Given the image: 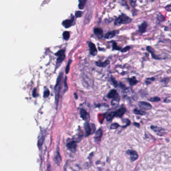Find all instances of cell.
Instances as JSON below:
<instances>
[{
	"instance_id": "1",
	"label": "cell",
	"mask_w": 171,
	"mask_h": 171,
	"mask_svg": "<svg viewBox=\"0 0 171 171\" xmlns=\"http://www.w3.org/2000/svg\"><path fill=\"white\" fill-rule=\"evenodd\" d=\"M132 19L125 14H122L117 18L115 22L114 25L116 26H120L122 24H127L131 23Z\"/></svg>"
},
{
	"instance_id": "2",
	"label": "cell",
	"mask_w": 171,
	"mask_h": 171,
	"mask_svg": "<svg viewBox=\"0 0 171 171\" xmlns=\"http://www.w3.org/2000/svg\"><path fill=\"white\" fill-rule=\"evenodd\" d=\"M62 78V73H61L59 74L58 78H57L56 84L55 87V99H56V103L57 104L59 99V92L60 90V87H61V82Z\"/></svg>"
},
{
	"instance_id": "3",
	"label": "cell",
	"mask_w": 171,
	"mask_h": 171,
	"mask_svg": "<svg viewBox=\"0 0 171 171\" xmlns=\"http://www.w3.org/2000/svg\"><path fill=\"white\" fill-rule=\"evenodd\" d=\"M56 55L58 56L57 58V62H56V65L57 67H58L60 64H61V62L63 61V60L65 59V53H64V51L63 50H59V51L57 52L56 54Z\"/></svg>"
},
{
	"instance_id": "4",
	"label": "cell",
	"mask_w": 171,
	"mask_h": 171,
	"mask_svg": "<svg viewBox=\"0 0 171 171\" xmlns=\"http://www.w3.org/2000/svg\"><path fill=\"white\" fill-rule=\"evenodd\" d=\"M138 105L139 107L143 110H147L152 108V106L151 105V104L146 101H140L138 103Z\"/></svg>"
},
{
	"instance_id": "5",
	"label": "cell",
	"mask_w": 171,
	"mask_h": 171,
	"mask_svg": "<svg viewBox=\"0 0 171 171\" xmlns=\"http://www.w3.org/2000/svg\"><path fill=\"white\" fill-rule=\"evenodd\" d=\"M126 154H127L130 156V159L132 162L135 161L138 158V155L135 151L133 150H128L126 151Z\"/></svg>"
},
{
	"instance_id": "6",
	"label": "cell",
	"mask_w": 171,
	"mask_h": 171,
	"mask_svg": "<svg viewBox=\"0 0 171 171\" xmlns=\"http://www.w3.org/2000/svg\"><path fill=\"white\" fill-rule=\"evenodd\" d=\"M119 33L118 31H112L108 32L104 35V38L107 39H110L115 37L116 35Z\"/></svg>"
},
{
	"instance_id": "7",
	"label": "cell",
	"mask_w": 171,
	"mask_h": 171,
	"mask_svg": "<svg viewBox=\"0 0 171 171\" xmlns=\"http://www.w3.org/2000/svg\"><path fill=\"white\" fill-rule=\"evenodd\" d=\"M126 109L125 108L122 107L117 109L115 112V116L116 117H121L123 115L126 113Z\"/></svg>"
},
{
	"instance_id": "8",
	"label": "cell",
	"mask_w": 171,
	"mask_h": 171,
	"mask_svg": "<svg viewBox=\"0 0 171 171\" xmlns=\"http://www.w3.org/2000/svg\"><path fill=\"white\" fill-rule=\"evenodd\" d=\"M89 50H90V53L92 55L95 56L97 54V49L96 48V47L95 45L90 42L89 44Z\"/></svg>"
},
{
	"instance_id": "9",
	"label": "cell",
	"mask_w": 171,
	"mask_h": 171,
	"mask_svg": "<svg viewBox=\"0 0 171 171\" xmlns=\"http://www.w3.org/2000/svg\"><path fill=\"white\" fill-rule=\"evenodd\" d=\"M148 26L147 23L145 21H144L143 23H142L140 25L138 26V31L141 33H144L146 32L147 30V28Z\"/></svg>"
},
{
	"instance_id": "10",
	"label": "cell",
	"mask_w": 171,
	"mask_h": 171,
	"mask_svg": "<svg viewBox=\"0 0 171 171\" xmlns=\"http://www.w3.org/2000/svg\"><path fill=\"white\" fill-rule=\"evenodd\" d=\"M147 50L152 55V57L154 59H156V60H160V59H162L161 58L159 57L158 56H157V55L155 54L154 53V50L153 49V48L151 46H148L146 48Z\"/></svg>"
},
{
	"instance_id": "11",
	"label": "cell",
	"mask_w": 171,
	"mask_h": 171,
	"mask_svg": "<svg viewBox=\"0 0 171 171\" xmlns=\"http://www.w3.org/2000/svg\"><path fill=\"white\" fill-rule=\"evenodd\" d=\"M73 20H74V18L73 17L71 19L66 20L63 21L62 24L65 28H69V27H71L72 26Z\"/></svg>"
},
{
	"instance_id": "12",
	"label": "cell",
	"mask_w": 171,
	"mask_h": 171,
	"mask_svg": "<svg viewBox=\"0 0 171 171\" xmlns=\"http://www.w3.org/2000/svg\"><path fill=\"white\" fill-rule=\"evenodd\" d=\"M103 131L101 129H99L97 131L94 136V140L96 142H99L101 140V138L103 136Z\"/></svg>"
},
{
	"instance_id": "13",
	"label": "cell",
	"mask_w": 171,
	"mask_h": 171,
	"mask_svg": "<svg viewBox=\"0 0 171 171\" xmlns=\"http://www.w3.org/2000/svg\"><path fill=\"white\" fill-rule=\"evenodd\" d=\"M80 115L81 117L84 120H88L89 119V114L86 112V110L83 109H81L80 110Z\"/></svg>"
},
{
	"instance_id": "14",
	"label": "cell",
	"mask_w": 171,
	"mask_h": 171,
	"mask_svg": "<svg viewBox=\"0 0 171 171\" xmlns=\"http://www.w3.org/2000/svg\"><path fill=\"white\" fill-rule=\"evenodd\" d=\"M94 33L99 38H102L103 35V30L100 28H95L94 29Z\"/></svg>"
},
{
	"instance_id": "15",
	"label": "cell",
	"mask_w": 171,
	"mask_h": 171,
	"mask_svg": "<svg viewBox=\"0 0 171 171\" xmlns=\"http://www.w3.org/2000/svg\"><path fill=\"white\" fill-rule=\"evenodd\" d=\"M127 81L131 86H133L138 82V81L137 80L136 77L135 76H133L131 78H127Z\"/></svg>"
},
{
	"instance_id": "16",
	"label": "cell",
	"mask_w": 171,
	"mask_h": 171,
	"mask_svg": "<svg viewBox=\"0 0 171 171\" xmlns=\"http://www.w3.org/2000/svg\"><path fill=\"white\" fill-rule=\"evenodd\" d=\"M151 129L154 132H157L158 134H160L161 132L163 134V131H164V130L163 129H162V127H158L157 126H151Z\"/></svg>"
},
{
	"instance_id": "17",
	"label": "cell",
	"mask_w": 171,
	"mask_h": 171,
	"mask_svg": "<svg viewBox=\"0 0 171 171\" xmlns=\"http://www.w3.org/2000/svg\"><path fill=\"white\" fill-rule=\"evenodd\" d=\"M118 95L119 94L117 92V91L115 89H113L108 93V97L109 98H114Z\"/></svg>"
},
{
	"instance_id": "18",
	"label": "cell",
	"mask_w": 171,
	"mask_h": 171,
	"mask_svg": "<svg viewBox=\"0 0 171 171\" xmlns=\"http://www.w3.org/2000/svg\"><path fill=\"white\" fill-rule=\"evenodd\" d=\"M84 129L86 131V136H89L91 133V127L88 122H86L84 125Z\"/></svg>"
},
{
	"instance_id": "19",
	"label": "cell",
	"mask_w": 171,
	"mask_h": 171,
	"mask_svg": "<svg viewBox=\"0 0 171 171\" xmlns=\"http://www.w3.org/2000/svg\"><path fill=\"white\" fill-rule=\"evenodd\" d=\"M109 60H106L104 62H100V61H98L96 62V65H97V66L98 67H104L105 66H106L107 65H108V64H109Z\"/></svg>"
},
{
	"instance_id": "20",
	"label": "cell",
	"mask_w": 171,
	"mask_h": 171,
	"mask_svg": "<svg viewBox=\"0 0 171 171\" xmlns=\"http://www.w3.org/2000/svg\"><path fill=\"white\" fill-rule=\"evenodd\" d=\"M67 147L71 151H75L76 148V143L75 142H71L69 143L67 145Z\"/></svg>"
},
{
	"instance_id": "21",
	"label": "cell",
	"mask_w": 171,
	"mask_h": 171,
	"mask_svg": "<svg viewBox=\"0 0 171 171\" xmlns=\"http://www.w3.org/2000/svg\"><path fill=\"white\" fill-rule=\"evenodd\" d=\"M120 100V97H119V95H118L116 97H115L114 98H113V100L111 101V105L113 106H117L119 104V103Z\"/></svg>"
},
{
	"instance_id": "22",
	"label": "cell",
	"mask_w": 171,
	"mask_h": 171,
	"mask_svg": "<svg viewBox=\"0 0 171 171\" xmlns=\"http://www.w3.org/2000/svg\"><path fill=\"white\" fill-rule=\"evenodd\" d=\"M115 116V111H113L110 113L109 114H108L106 117V119L107 120V121H110L113 120L114 117Z\"/></svg>"
},
{
	"instance_id": "23",
	"label": "cell",
	"mask_w": 171,
	"mask_h": 171,
	"mask_svg": "<svg viewBox=\"0 0 171 171\" xmlns=\"http://www.w3.org/2000/svg\"><path fill=\"white\" fill-rule=\"evenodd\" d=\"M44 137H45V134L43 133V134H41L40 135V137L38 140V145L39 148L41 147L43 144V143L44 142Z\"/></svg>"
},
{
	"instance_id": "24",
	"label": "cell",
	"mask_w": 171,
	"mask_h": 171,
	"mask_svg": "<svg viewBox=\"0 0 171 171\" xmlns=\"http://www.w3.org/2000/svg\"><path fill=\"white\" fill-rule=\"evenodd\" d=\"M133 113L137 115H143L146 114V113L145 111L138 109L137 108L133 109Z\"/></svg>"
},
{
	"instance_id": "25",
	"label": "cell",
	"mask_w": 171,
	"mask_h": 171,
	"mask_svg": "<svg viewBox=\"0 0 171 171\" xmlns=\"http://www.w3.org/2000/svg\"><path fill=\"white\" fill-rule=\"evenodd\" d=\"M155 80V77H150V78H146L145 82L146 84L147 85H149L151 83H152L153 82H154V81Z\"/></svg>"
},
{
	"instance_id": "26",
	"label": "cell",
	"mask_w": 171,
	"mask_h": 171,
	"mask_svg": "<svg viewBox=\"0 0 171 171\" xmlns=\"http://www.w3.org/2000/svg\"><path fill=\"white\" fill-rule=\"evenodd\" d=\"M148 101L151 102H158L160 101L161 100L160 97H151L148 99Z\"/></svg>"
},
{
	"instance_id": "27",
	"label": "cell",
	"mask_w": 171,
	"mask_h": 171,
	"mask_svg": "<svg viewBox=\"0 0 171 171\" xmlns=\"http://www.w3.org/2000/svg\"><path fill=\"white\" fill-rule=\"evenodd\" d=\"M157 20L159 22H163L165 20V17L163 15H162L161 13H159L157 16Z\"/></svg>"
},
{
	"instance_id": "28",
	"label": "cell",
	"mask_w": 171,
	"mask_h": 171,
	"mask_svg": "<svg viewBox=\"0 0 171 171\" xmlns=\"http://www.w3.org/2000/svg\"><path fill=\"white\" fill-rule=\"evenodd\" d=\"M63 36L65 40H67L70 37V33L68 31H65L63 33Z\"/></svg>"
},
{
	"instance_id": "29",
	"label": "cell",
	"mask_w": 171,
	"mask_h": 171,
	"mask_svg": "<svg viewBox=\"0 0 171 171\" xmlns=\"http://www.w3.org/2000/svg\"><path fill=\"white\" fill-rule=\"evenodd\" d=\"M86 1H80L78 5V7L80 9H83L84 7Z\"/></svg>"
},
{
	"instance_id": "30",
	"label": "cell",
	"mask_w": 171,
	"mask_h": 171,
	"mask_svg": "<svg viewBox=\"0 0 171 171\" xmlns=\"http://www.w3.org/2000/svg\"><path fill=\"white\" fill-rule=\"evenodd\" d=\"M55 159L56 160V163L58 164V165H59V163H60V162H61V157H60V154H59L58 152L57 153V154H56V156H55Z\"/></svg>"
},
{
	"instance_id": "31",
	"label": "cell",
	"mask_w": 171,
	"mask_h": 171,
	"mask_svg": "<svg viewBox=\"0 0 171 171\" xmlns=\"http://www.w3.org/2000/svg\"><path fill=\"white\" fill-rule=\"evenodd\" d=\"M113 48L114 50H121V48H120V47H119L117 44L115 43V42H114L113 43Z\"/></svg>"
},
{
	"instance_id": "32",
	"label": "cell",
	"mask_w": 171,
	"mask_h": 171,
	"mask_svg": "<svg viewBox=\"0 0 171 171\" xmlns=\"http://www.w3.org/2000/svg\"><path fill=\"white\" fill-rule=\"evenodd\" d=\"M131 49V47L130 46H127L125 47H124V48L121 49L120 51L122 53H124V52H126L130 50V49Z\"/></svg>"
},
{
	"instance_id": "33",
	"label": "cell",
	"mask_w": 171,
	"mask_h": 171,
	"mask_svg": "<svg viewBox=\"0 0 171 171\" xmlns=\"http://www.w3.org/2000/svg\"><path fill=\"white\" fill-rule=\"evenodd\" d=\"M72 61L71 60H69L68 62V63H67V65L66 67V69H65V72L66 74H67L69 71V68H70V64L71 63Z\"/></svg>"
},
{
	"instance_id": "34",
	"label": "cell",
	"mask_w": 171,
	"mask_h": 171,
	"mask_svg": "<svg viewBox=\"0 0 171 171\" xmlns=\"http://www.w3.org/2000/svg\"><path fill=\"white\" fill-rule=\"evenodd\" d=\"M120 125L116 123H114L112 124L111 126H110V129H113V130H114V129H116L119 127Z\"/></svg>"
},
{
	"instance_id": "35",
	"label": "cell",
	"mask_w": 171,
	"mask_h": 171,
	"mask_svg": "<svg viewBox=\"0 0 171 171\" xmlns=\"http://www.w3.org/2000/svg\"><path fill=\"white\" fill-rule=\"evenodd\" d=\"M111 80H112V82L113 83V84L114 86V87H116L117 86H119V84H118V82H117V81L115 80L114 78L113 77H111Z\"/></svg>"
},
{
	"instance_id": "36",
	"label": "cell",
	"mask_w": 171,
	"mask_h": 171,
	"mask_svg": "<svg viewBox=\"0 0 171 171\" xmlns=\"http://www.w3.org/2000/svg\"><path fill=\"white\" fill-rule=\"evenodd\" d=\"M49 94H50V92H49V90L48 89H46L45 91H44V98H47L48 97L49 95Z\"/></svg>"
},
{
	"instance_id": "37",
	"label": "cell",
	"mask_w": 171,
	"mask_h": 171,
	"mask_svg": "<svg viewBox=\"0 0 171 171\" xmlns=\"http://www.w3.org/2000/svg\"><path fill=\"white\" fill-rule=\"evenodd\" d=\"M82 12L81 11H77L75 13V16L77 18H79L82 16Z\"/></svg>"
},
{
	"instance_id": "38",
	"label": "cell",
	"mask_w": 171,
	"mask_h": 171,
	"mask_svg": "<svg viewBox=\"0 0 171 171\" xmlns=\"http://www.w3.org/2000/svg\"><path fill=\"white\" fill-rule=\"evenodd\" d=\"M165 10L168 12H171V4L167 5L165 8Z\"/></svg>"
},
{
	"instance_id": "39",
	"label": "cell",
	"mask_w": 171,
	"mask_h": 171,
	"mask_svg": "<svg viewBox=\"0 0 171 171\" xmlns=\"http://www.w3.org/2000/svg\"><path fill=\"white\" fill-rule=\"evenodd\" d=\"M37 95H38V94H37V89H36V88H34L33 91V96L35 97H37Z\"/></svg>"
},
{
	"instance_id": "40",
	"label": "cell",
	"mask_w": 171,
	"mask_h": 171,
	"mask_svg": "<svg viewBox=\"0 0 171 171\" xmlns=\"http://www.w3.org/2000/svg\"><path fill=\"white\" fill-rule=\"evenodd\" d=\"M133 125H135V126H137V127H140V124H138V123H137V122H135V123H133Z\"/></svg>"
},
{
	"instance_id": "41",
	"label": "cell",
	"mask_w": 171,
	"mask_h": 171,
	"mask_svg": "<svg viewBox=\"0 0 171 171\" xmlns=\"http://www.w3.org/2000/svg\"><path fill=\"white\" fill-rule=\"evenodd\" d=\"M74 95H75V98L77 99V94H76V93H74Z\"/></svg>"
}]
</instances>
